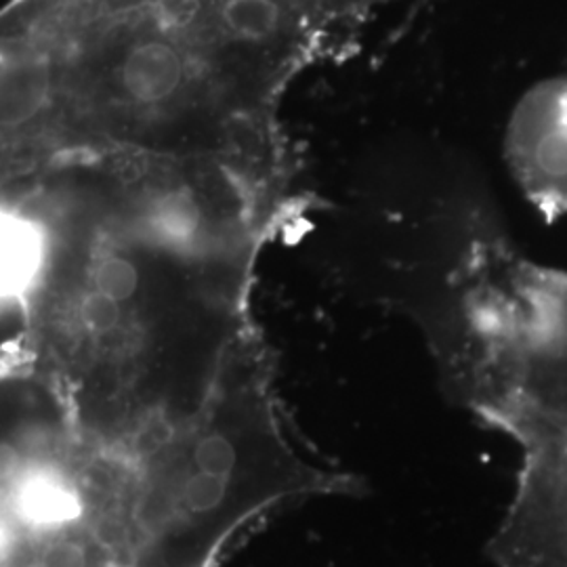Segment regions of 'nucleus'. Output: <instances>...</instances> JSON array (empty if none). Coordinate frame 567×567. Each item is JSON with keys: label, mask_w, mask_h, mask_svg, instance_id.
<instances>
[{"label": "nucleus", "mask_w": 567, "mask_h": 567, "mask_svg": "<svg viewBox=\"0 0 567 567\" xmlns=\"http://www.w3.org/2000/svg\"><path fill=\"white\" fill-rule=\"evenodd\" d=\"M18 225H0V276L11 280L16 274L30 271L32 236L28 229H16Z\"/></svg>", "instance_id": "obj_8"}, {"label": "nucleus", "mask_w": 567, "mask_h": 567, "mask_svg": "<svg viewBox=\"0 0 567 567\" xmlns=\"http://www.w3.org/2000/svg\"><path fill=\"white\" fill-rule=\"evenodd\" d=\"M82 318L95 332H110L121 322V303L102 292H91L82 305Z\"/></svg>", "instance_id": "obj_10"}, {"label": "nucleus", "mask_w": 567, "mask_h": 567, "mask_svg": "<svg viewBox=\"0 0 567 567\" xmlns=\"http://www.w3.org/2000/svg\"><path fill=\"white\" fill-rule=\"evenodd\" d=\"M21 471V456L16 446L0 444V482L13 480Z\"/></svg>", "instance_id": "obj_12"}, {"label": "nucleus", "mask_w": 567, "mask_h": 567, "mask_svg": "<svg viewBox=\"0 0 567 567\" xmlns=\"http://www.w3.org/2000/svg\"><path fill=\"white\" fill-rule=\"evenodd\" d=\"M18 508L23 519L41 527H61L79 519L81 498L58 477L34 475L20 487Z\"/></svg>", "instance_id": "obj_5"}, {"label": "nucleus", "mask_w": 567, "mask_h": 567, "mask_svg": "<svg viewBox=\"0 0 567 567\" xmlns=\"http://www.w3.org/2000/svg\"><path fill=\"white\" fill-rule=\"evenodd\" d=\"M187 61L173 42L147 39L135 42L121 63V89L142 107L164 110L187 93Z\"/></svg>", "instance_id": "obj_3"}, {"label": "nucleus", "mask_w": 567, "mask_h": 567, "mask_svg": "<svg viewBox=\"0 0 567 567\" xmlns=\"http://www.w3.org/2000/svg\"><path fill=\"white\" fill-rule=\"evenodd\" d=\"M203 0H154L152 16L164 32H185L203 13Z\"/></svg>", "instance_id": "obj_9"}, {"label": "nucleus", "mask_w": 567, "mask_h": 567, "mask_svg": "<svg viewBox=\"0 0 567 567\" xmlns=\"http://www.w3.org/2000/svg\"><path fill=\"white\" fill-rule=\"evenodd\" d=\"M505 156L529 204L547 219L567 215V76L534 84L507 122Z\"/></svg>", "instance_id": "obj_2"}, {"label": "nucleus", "mask_w": 567, "mask_h": 567, "mask_svg": "<svg viewBox=\"0 0 567 567\" xmlns=\"http://www.w3.org/2000/svg\"><path fill=\"white\" fill-rule=\"evenodd\" d=\"M282 0H225L221 23L238 41L265 44L284 30Z\"/></svg>", "instance_id": "obj_6"}, {"label": "nucleus", "mask_w": 567, "mask_h": 567, "mask_svg": "<svg viewBox=\"0 0 567 567\" xmlns=\"http://www.w3.org/2000/svg\"><path fill=\"white\" fill-rule=\"evenodd\" d=\"M522 468L487 545L498 567H567V431L519 437Z\"/></svg>", "instance_id": "obj_1"}, {"label": "nucleus", "mask_w": 567, "mask_h": 567, "mask_svg": "<svg viewBox=\"0 0 567 567\" xmlns=\"http://www.w3.org/2000/svg\"><path fill=\"white\" fill-rule=\"evenodd\" d=\"M41 567H86V555L76 543H55L42 550Z\"/></svg>", "instance_id": "obj_11"}, {"label": "nucleus", "mask_w": 567, "mask_h": 567, "mask_svg": "<svg viewBox=\"0 0 567 567\" xmlns=\"http://www.w3.org/2000/svg\"><path fill=\"white\" fill-rule=\"evenodd\" d=\"M95 290L116 303L131 301L142 286L140 267L124 255H105L93 267Z\"/></svg>", "instance_id": "obj_7"}, {"label": "nucleus", "mask_w": 567, "mask_h": 567, "mask_svg": "<svg viewBox=\"0 0 567 567\" xmlns=\"http://www.w3.org/2000/svg\"><path fill=\"white\" fill-rule=\"evenodd\" d=\"M51 100V74L39 60L0 55V128L34 121Z\"/></svg>", "instance_id": "obj_4"}]
</instances>
